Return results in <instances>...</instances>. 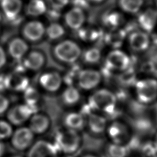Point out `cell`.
I'll use <instances>...</instances> for the list:
<instances>
[{
    "mask_svg": "<svg viewBox=\"0 0 157 157\" xmlns=\"http://www.w3.org/2000/svg\"><path fill=\"white\" fill-rule=\"evenodd\" d=\"M79 31L80 38L85 42H94L100 37V32L93 28H81L78 30Z\"/></svg>",
    "mask_w": 157,
    "mask_h": 157,
    "instance_id": "obj_31",
    "label": "cell"
},
{
    "mask_svg": "<svg viewBox=\"0 0 157 157\" xmlns=\"http://www.w3.org/2000/svg\"><path fill=\"white\" fill-rule=\"evenodd\" d=\"M82 144V137L80 132L63 128L56 134L55 143L58 151L63 155H73L78 151Z\"/></svg>",
    "mask_w": 157,
    "mask_h": 157,
    "instance_id": "obj_2",
    "label": "cell"
},
{
    "mask_svg": "<svg viewBox=\"0 0 157 157\" xmlns=\"http://www.w3.org/2000/svg\"><path fill=\"white\" fill-rule=\"evenodd\" d=\"M63 128L80 132L81 130L85 129V115L76 111L69 112L63 116Z\"/></svg>",
    "mask_w": 157,
    "mask_h": 157,
    "instance_id": "obj_18",
    "label": "cell"
},
{
    "mask_svg": "<svg viewBox=\"0 0 157 157\" xmlns=\"http://www.w3.org/2000/svg\"><path fill=\"white\" fill-rule=\"evenodd\" d=\"M8 85L9 90L23 92L29 86V80L24 72L14 71L8 74Z\"/></svg>",
    "mask_w": 157,
    "mask_h": 157,
    "instance_id": "obj_21",
    "label": "cell"
},
{
    "mask_svg": "<svg viewBox=\"0 0 157 157\" xmlns=\"http://www.w3.org/2000/svg\"><path fill=\"white\" fill-rule=\"evenodd\" d=\"M58 151L54 144L45 140H39L30 147L27 156L58 157Z\"/></svg>",
    "mask_w": 157,
    "mask_h": 157,
    "instance_id": "obj_13",
    "label": "cell"
},
{
    "mask_svg": "<svg viewBox=\"0 0 157 157\" xmlns=\"http://www.w3.org/2000/svg\"><path fill=\"white\" fill-rule=\"evenodd\" d=\"M1 7L6 16L10 20H14L21 8L20 0H1Z\"/></svg>",
    "mask_w": 157,
    "mask_h": 157,
    "instance_id": "obj_24",
    "label": "cell"
},
{
    "mask_svg": "<svg viewBox=\"0 0 157 157\" xmlns=\"http://www.w3.org/2000/svg\"><path fill=\"white\" fill-rule=\"evenodd\" d=\"M128 44L132 52L141 53L149 48L151 39L148 34L144 31H134L129 35Z\"/></svg>",
    "mask_w": 157,
    "mask_h": 157,
    "instance_id": "obj_12",
    "label": "cell"
},
{
    "mask_svg": "<svg viewBox=\"0 0 157 157\" xmlns=\"http://www.w3.org/2000/svg\"><path fill=\"white\" fill-rule=\"evenodd\" d=\"M104 25L111 29L115 30L121 22V16L117 12H112L107 13L103 18Z\"/></svg>",
    "mask_w": 157,
    "mask_h": 157,
    "instance_id": "obj_30",
    "label": "cell"
},
{
    "mask_svg": "<svg viewBox=\"0 0 157 157\" xmlns=\"http://www.w3.org/2000/svg\"><path fill=\"white\" fill-rule=\"evenodd\" d=\"M23 100L25 104L36 108V105L40 99V94L35 87L29 86L23 92Z\"/></svg>",
    "mask_w": 157,
    "mask_h": 157,
    "instance_id": "obj_25",
    "label": "cell"
},
{
    "mask_svg": "<svg viewBox=\"0 0 157 157\" xmlns=\"http://www.w3.org/2000/svg\"><path fill=\"white\" fill-rule=\"evenodd\" d=\"M151 157H154V156H151Z\"/></svg>",
    "mask_w": 157,
    "mask_h": 157,
    "instance_id": "obj_46",
    "label": "cell"
},
{
    "mask_svg": "<svg viewBox=\"0 0 157 157\" xmlns=\"http://www.w3.org/2000/svg\"><path fill=\"white\" fill-rule=\"evenodd\" d=\"M105 153L107 157H126L128 155V148L126 145L109 142L105 146Z\"/></svg>",
    "mask_w": 157,
    "mask_h": 157,
    "instance_id": "obj_26",
    "label": "cell"
},
{
    "mask_svg": "<svg viewBox=\"0 0 157 157\" xmlns=\"http://www.w3.org/2000/svg\"><path fill=\"white\" fill-rule=\"evenodd\" d=\"M138 22L142 31L149 33L153 30L157 23V12L153 9H147L138 18Z\"/></svg>",
    "mask_w": 157,
    "mask_h": 157,
    "instance_id": "obj_22",
    "label": "cell"
},
{
    "mask_svg": "<svg viewBox=\"0 0 157 157\" xmlns=\"http://www.w3.org/2000/svg\"><path fill=\"white\" fill-rule=\"evenodd\" d=\"M104 63L107 70L122 72L129 69L131 64V58L124 50L120 48H113L106 55Z\"/></svg>",
    "mask_w": 157,
    "mask_h": 157,
    "instance_id": "obj_7",
    "label": "cell"
},
{
    "mask_svg": "<svg viewBox=\"0 0 157 157\" xmlns=\"http://www.w3.org/2000/svg\"><path fill=\"white\" fill-rule=\"evenodd\" d=\"M74 7L83 9L87 7L88 5V0H73Z\"/></svg>",
    "mask_w": 157,
    "mask_h": 157,
    "instance_id": "obj_37",
    "label": "cell"
},
{
    "mask_svg": "<svg viewBox=\"0 0 157 157\" xmlns=\"http://www.w3.org/2000/svg\"><path fill=\"white\" fill-rule=\"evenodd\" d=\"M51 121L48 115L42 113L35 112L29 119L28 128L34 134H43L50 128Z\"/></svg>",
    "mask_w": 157,
    "mask_h": 157,
    "instance_id": "obj_16",
    "label": "cell"
},
{
    "mask_svg": "<svg viewBox=\"0 0 157 157\" xmlns=\"http://www.w3.org/2000/svg\"><path fill=\"white\" fill-rule=\"evenodd\" d=\"M136 100L143 105H150L157 100V79L145 77L137 80L134 85Z\"/></svg>",
    "mask_w": 157,
    "mask_h": 157,
    "instance_id": "obj_4",
    "label": "cell"
},
{
    "mask_svg": "<svg viewBox=\"0 0 157 157\" xmlns=\"http://www.w3.org/2000/svg\"><path fill=\"white\" fill-rule=\"evenodd\" d=\"M21 63L25 71L33 72L41 70L46 63L45 55L39 50L29 51Z\"/></svg>",
    "mask_w": 157,
    "mask_h": 157,
    "instance_id": "obj_14",
    "label": "cell"
},
{
    "mask_svg": "<svg viewBox=\"0 0 157 157\" xmlns=\"http://www.w3.org/2000/svg\"><path fill=\"white\" fill-rule=\"evenodd\" d=\"M13 132L12 125L5 120H0V140L10 138Z\"/></svg>",
    "mask_w": 157,
    "mask_h": 157,
    "instance_id": "obj_32",
    "label": "cell"
},
{
    "mask_svg": "<svg viewBox=\"0 0 157 157\" xmlns=\"http://www.w3.org/2000/svg\"><path fill=\"white\" fill-rule=\"evenodd\" d=\"M11 157H21V156H18V155H15V156H11Z\"/></svg>",
    "mask_w": 157,
    "mask_h": 157,
    "instance_id": "obj_44",
    "label": "cell"
},
{
    "mask_svg": "<svg viewBox=\"0 0 157 157\" xmlns=\"http://www.w3.org/2000/svg\"><path fill=\"white\" fill-rule=\"evenodd\" d=\"M45 33V29L42 23L37 21H30L26 23L22 30L24 38L31 42L40 41Z\"/></svg>",
    "mask_w": 157,
    "mask_h": 157,
    "instance_id": "obj_17",
    "label": "cell"
},
{
    "mask_svg": "<svg viewBox=\"0 0 157 157\" xmlns=\"http://www.w3.org/2000/svg\"><path fill=\"white\" fill-rule=\"evenodd\" d=\"M45 34L50 40H58L65 34V30L62 25L57 23H51L45 29Z\"/></svg>",
    "mask_w": 157,
    "mask_h": 157,
    "instance_id": "obj_27",
    "label": "cell"
},
{
    "mask_svg": "<svg viewBox=\"0 0 157 157\" xmlns=\"http://www.w3.org/2000/svg\"><path fill=\"white\" fill-rule=\"evenodd\" d=\"M5 151V146L2 142L0 140V157H2Z\"/></svg>",
    "mask_w": 157,
    "mask_h": 157,
    "instance_id": "obj_40",
    "label": "cell"
},
{
    "mask_svg": "<svg viewBox=\"0 0 157 157\" xmlns=\"http://www.w3.org/2000/svg\"><path fill=\"white\" fill-rule=\"evenodd\" d=\"M29 52V45L25 39L15 37L10 40L7 45V55L16 61H21Z\"/></svg>",
    "mask_w": 157,
    "mask_h": 157,
    "instance_id": "obj_15",
    "label": "cell"
},
{
    "mask_svg": "<svg viewBox=\"0 0 157 157\" xmlns=\"http://www.w3.org/2000/svg\"><path fill=\"white\" fill-rule=\"evenodd\" d=\"M46 11V6L42 0H32L26 7V13L31 16H38Z\"/></svg>",
    "mask_w": 157,
    "mask_h": 157,
    "instance_id": "obj_29",
    "label": "cell"
},
{
    "mask_svg": "<svg viewBox=\"0 0 157 157\" xmlns=\"http://www.w3.org/2000/svg\"><path fill=\"white\" fill-rule=\"evenodd\" d=\"M81 98V91L73 85H68L63 90L60 96L62 104L68 107H72L77 105L80 102Z\"/></svg>",
    "mask_w": 157,
    "mask_h": 157,
    "instance_id": "obj_20",
    "label": "cell"
},
{
    "mask_svg": "<svg viewBox=\"0 0 157 157\" xmlns=\"http://www.w3.org/2000/svg\"><path fill=\"white\" fill-rule=\"evenodd\" d=\"M105 134L110 142L126 145L131 138L132 132L125 122L117 120L108 123Z\"/></svg>",
    "mask_w": 157,
    "mask_h": 157,
    "instance_id": "obj_6",
    "label": "cell"
},
{
    "mask_svg": "<svg viewBox=\"0 0 157 157\" xmlns=\"http://www.w3.org/2000/svg\"><path fill=\"white\" fill-rule=\"evenodd\" d=\"M38 83L43 90L50 93H56L63 86V76L56 71H47L40 75Z\"/></svg>",
    "mask_w": 157,
    "mask_h": 157,
    "instance_id": "obj_10",
    "label": "cell"
},
{
    "mask_svg": "<svg viewBox=\"0 0 157 157\" xmlns=\"http://www.w3.org/2000/svg\"><path fill=\"white\" fill-rule=\"evenodd\" d=\"M58 11H59L58 10H56L55 9L53 10H50L48 13V17L52 20H57L60 16V14Z\"/></svg>",
    "mask_w": 157,
    "mask_h": 157,
    "instance_id": "obj_38",
    "label": "cell"
},
{
    "mask_svg": "<svg viewBox=\"0 0 157 157\" xmlns=\"http://www.w3.org/2000/svg\"><path fill=\"white\" fill-rule=\"evenodd\" d=\"M155 147H156V148L157 150V134L156 136V137H155Z\"/></svg>",
    "mask_w": 157,
    "mask_h": 157,
    "instance_id": "obj_42",
    "label": "cell"
},
{
    "mask_svg": "<svg viewBox=\"0 0 157 157\" xmlns=\"http://www.w3.org/2000/svg\"><path fill=\"white\" fill-rule=\"evenodd\" d=\"M64 20L66 25L71 29L78 31L82 28L85 17L83 10L80 8L74 7L65 15Z\"/></svg>",
    "mask_w": 157,
    "mask_h": 157,
    "instance_id": "obj_19",
    "label": "cell"
},
{
    "mask_svg": "<svg viewBox=\"0 0 157 157\" xmlns=\"http://www.w3.org/2000/svg\"><path fill=\"white\" fill-rule=\"evenodd\" d=\"M117 97L111 90L98 88L91 91L88 98L89 111L103 115L113 114L117 107Z\"/></svg>",
    "mask_w": 157,
    "mask_h": 157,
    "instance_id": "obj_1",
    "label": "cell"
},
{
    "mask_svg": "<svg viewBox=\"0 0 157 157\" xmlns=\"http://www.w3.org/2000/svg\"><path fill=\"white\" fill-rule=\"evenodd\" d=\"M144 0H119V4L123 10L129 13H136L141 9Z\"/></svg>",
    "mask_w": 157,
    "mask_h": 157,
    "instance_id": "obj_28",
    "label": "cell"
},
{
    "mask_svg": "<svg viewBox=\"0 0 157 157\" xmlns=\"http://www.w3.org/2000/svg\"><path fill=\"white\" fill-rule=\"evenodd\" d=\"M104 0H88V1H91L93 2H101L103 1Z\"/></svg>",
    "mask_w": 157,
    "mask_h": 157,
    "instance_id": "obj_41",
    "label": "cell"
},
{
    "mask_svg": "<svg viewBox=\"0 0 157 157\" xmlns=\"http://www.w3.org/2000/svg\"><path fill=\"white\" fill-rule=\"evenodd\" d=\"M10 108V100L9 98L0 93V115L6 113Z\"/></svg>",
    "mask_w": 157,
    "mask_h": 157,
    "instance_id": "obj_33",
    "label": "cell"
},
{
    "mask_svg": "<svg viewBox=\"0 0 157 157\" xmlns=\"http://www.w3.org/2000/svg\"><path fill=\"white\" fill-rule=\"evenodd\" d=\"M102 81V75L99 71L86 67L78 70L75 77V86L80 91H93L99 88Z\"/></svg>",
    "mask_w": 157,
    "mask_h": 157,
    "instance_id": "obj_5",
    "label": "cell"
},
{
    "mask_svg": "<svg viewBox=\"0 0 157 157\" xmlns=\"http://www.w3.org/2000/svg\"><path fill=\"white\" fill-rule=\"evenodd\" d=\"M7 61V55L6 50L0 45V70L6 64Z\"/></svg>",
    "mask_w": 157,
    "mask_h": 157,
    "instance_id": "obj_36",
    "label": "cell"
},
{
    "mask_svg": "<svg viewBox=\"0 0 157 157\" xmlns=\"http://www.w3.org/2000/svg\"><path fill=\"white\" fill-rule=\"evenodd\" d=\"M84 115L85 117V128L90 134L94 136L105 134L108 124L105 115L89 110Z\"/></svg>",
    "mask_w": 157,
    "mask_h": 157,
    "instance_id": "obj_11",
    "label": "cell"
},
{
    "mask_svg": "<svg viewBox=\"0 0 157 157\" xmlns=\"http://www.w3.org/2000/svg\"><path fill=\"white\" fill-rule=\"evenodd\" d=\"M102 58V51L96 47H91L82 50L80 59L87 66L98 64Z\"/></svg>",
    "mask_w": 157,
    "mask_h": 157,
    "instance_id": "obj_23",
    "label": "cell"
},
{
    "mask_svg": "<svg viewBox=\"0 0 157 157\" xmlns=\"http://www.w3.org/2000/svg\"><path fill=\"white\" fill-rule=\"evenodd\" d=\"M53 55L59 63L72 65L80 59L82 49L74 40L65 39L58 42L53 48Z\"/></svg>",
    "mask_w": 157,
    "mask_h": 157,
    "instance_id": "obj_3",
    "label": "cell"
},
{
    "mask_svg": "<svg viewBox=\"0 0 157 157\" xmlns=\"http://www.w3.org/2000/svg\"><path fill=\"white\" fill-rule=\"evenodd\" d=\"M80 157H100V156L93 153H85L82 154Z\"/></svg>",
    "mask_w": 157,
    "mask_h": 157,
    "instance_id": "obj_39",
    "label": "cell"
},
{
    "mask_svg": "<svg viewBox=\"0 0 157 157\" xmlns=\"http://www.w3.org/2000/svg\"><path fill=\"white\" fill-rule=\"evenodd\" d=\"M10 139L12 147L21 151L29 148L33 145L34 134L28 127L20 126L13 131Z\"/></svg>",
    "mask_w": 157,
    "mask_h": 157,
    "instance_id": "obj_9",
    "label": "cell"
},
{
    "mask_svg": "<svg viewBox=\"0 0 157 157\" xmlns=\"http://www.w3.org/2000/svg\"><path fill=\"white\" fill-rule=\"evenodd\" d=\"M155 2H156V6H157V0H155Z\"/></svg>",
    "mask_w": 157,
    "mask_h": 157,
    "instance_id": "obj_45",
    "label": "cell"
},
{
    "mask_svg": "<svg viewBox=\"0 0 157 157\" xmlns=\"http://www.w3.org/2000/svg\"><path fill=\"white\" fill-rule=\"evenodd\" d=\"M9 90L8 75L0 74V93Z\"/></svg>",
    "mask_w": 157,
    "mask_h": 157,
    "instance_id": "obj_35",
    "label": "cell"
},
{
    "mask_svg": "<svg viewBox=\"0 0 157 157\" xmlns=\"http://www.w3.org/2000/svg\"><path fill=\"white\" fill-rule=\"evenodd\" d=\"M61 157H74L73 155H63Z\"/></svg>",
    "mask_w": 157,
    "mask_h": 157,
    "instance_id": "obj_43",
    "label": "cell"
},
{
    "mask_svg": "<svg viewBox=\"0 0 157 157\" xmlns=\"http://www.w3.org/2000/svg\"><path fill=\"white\" fill-rule=\"evenodd\" d=\"M36 110L37 109L25 104H17L9 109L6 112V117L12 125L21 126L29 120L33 113L37 112Z\"/></svg>",
    "mask_w": 157,
    "mask_h": 157,
    "instance_id": "obj_8",
    "label": "cell"
},
{
    "mask_svg": "<svg viewBox=\"0 0 157 157\" xmlns=\"http://www.w3.org/2000/svg\"><path fill=\"white\" fill-rule=\"evenodd\" d=\"M48 1L53 9L59 10L67 6L69 0H48Z\"/></svg>",
    "mask_w": 157,
    "mask_h": 157,
    "instance_id": "obj_34",
    "label": "cell"
}]
</instances>
